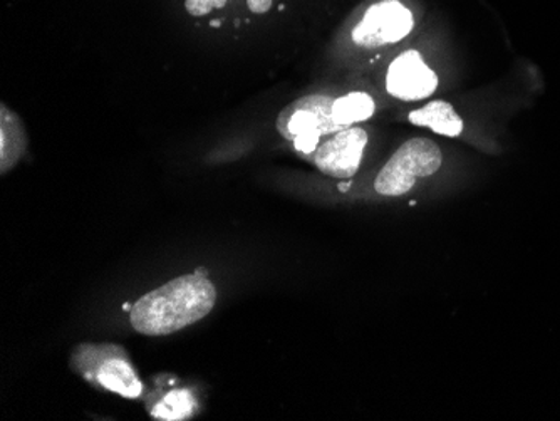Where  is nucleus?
Masks as SVG:
<instances>
[{"label": "nucleus", "mask_w": 560, "mask_h": 421, "mask_svg": "<svg viewBox=\"0 0 560 421\" xmlns=\"http://www.w3.org/2000/svg\"><path fill=\"white\" fill-rule=\"evenodd\" d=\"M215 303V285L195 272L140 297L131 306L130 323L140 335L168 336L209 316Z\"/></svg>", "instance_id": "obj_1"}, {"label": "nucleus", "mask_w": 560, "mask_h": 421, "mask_svg": "<svg viewBox=\"0 0 560 421\" xmlns=\"http://www.w3.org/2000/svg\"><path fill=\"white\" fill-rule=\"evenodd\" d=\"M442 162V150L435 141L430 138L408 140L377 173L374 190L385 197H401L413 190L420 178L435 175Z\"/></svg>", "instance_id": "obj_2"}, {"label": "nucleus", "mask_w": 560, "mask_h": 421, "mask_svg": "<svg viewBox=\"0 0 560 421\" xmlns=\"http://www.w3.org/2000/svg\"><path fill=\"white\" fill-rule=\"evenodd\" d=\"M72 366L88 379L125 398H138L143 391L137 371L121 346L83 344L72 354Z\"/></svg>", "instance_id": "obj_3"}, {"label": "nucleus", "mask_w": 560, "mask_h": 421, "mask_svg": "<svg viewBox=\"0 0 560 421\" xmlns=\"http://www.w3.org/2000/svg\"><path fill=\"white\" fill-rule=\"evenodd\" d=\"M335 100L324 94H313L289 105L277 118V130L295 150L310 156L327 135L346 130L332 118Z\"/></svg>", "instance_id": "obj_4"}, {"label": "nucleus", "mask_w": 560, "mask_h": 421, "mask_svg": "<svg viewBox=\"0 0 560 421\" xmlns=\"http://www.w3.org/2000/svg\"><path fill=\"white\" fill-rule=\"evenodd\" d=\"M413 26L410 9L399 0H381L368 9L363 21L352 30V40L366 49L389 46L405 39Z\"/></svg>", "instance_id": "obj_5"}, {"label": "nucleus", "mask_w": 560, "mask_h": 421, "mask_svg": "<svg viewBox=\"0 0 560 421\" xmlns=\"http://www.w3.org/2000/svg\"><path fill=\"white\" fill-rule=\"evenodd\" d=\"M366 144V131L349 127L319 143L310 159L329 177L351 178L360 169Z\"/></svg>", "instance_id": "obj_6"}, {"label": "nucleus", "mask_w": 560, "mask_h": 421, "mask_svg": "<svg viewBox=\"0 0 560 421\" xmlns=\"http://www.w3.org/2000/svg\"><path fill=\"white\" fill-rule=\"evenodd\" d=\"M386 87L402 102H420L439 87L435 71L421 59L420 52L406 51L389 66Z\"/></svg>", "instance_id": "obj_7"}, {"label": "nucleus", "mask_w": 560, "mask_h": 421, "mask_svg": "<svg viewBox=\"0 0 560 421\" xmlns=\"http://www.w3.org/2000/svg\"><path fill=\"white\" fill-rule=\"evenodd\" d=\"M408 118L417 127L430 128L431 131L443 135V137L455 138L464 131V121L458 113L450 103L442 102V100L428 103L423 108L410 113Z\"/></svg>", "instance_id": "obj_8"}, {"label": "nucleus", "mask_w": 560, "mask_h": 421, "mask_svg": "<svg viewBox=\"0 0 560 421\" xmlns=\"http://www.w3.org/2000/svg\"><path fill=\"white\" fill-rule=\"evenodd\" d=\"M376 112L373 97L366 93H349L335 100L332 105V118L342 128L351 127L352 122H361L370 119Z\"/></svg>", "instance_id": "obj_9"}, {"label": "nucleus", "mask_w": 560, "mask_h": 421, "mask_svg": "<svg viewBox=\"0 0 560 421\" xmlns=\"http://www.w3.org/2000/svg\"><path fill=\"white\" fill-rule=\"evenodd\" d=\"M24 148L25 133L21 119L2 105V173L18 163Z\"/></svg>", "instance_id": "obj_10"}, {"label": "nucleus", "mask_w": 560, "mask_h": 421, "mask_svg": "<svg viewBox=\"0 0 560 421\" xmlns=\"http://www.w3.org/2000/svg\"><path fill=\"white\" fill-rule=\"evenodd\" d=\"M195 408L197 405H195L194 396L190 393L175 389L163 398L153 414L162 420H184L194 413Z\"/></svg>", "instance_id": "obj_11"}, {"label": "nucleus", "mask_w": 560, "mask_h": 421, "mask_svg": "<svg viewBox=\"0 0 560 421\" xmlns=\"http://www.w3.org/2000/svg\"><path fill=\"white\" fill-rule=\"evenodd\" d=\"M185 9L194 17H203V15H209L213 11V5L210 4L209 0H185Z\"/></svg>", "instance_id": "obj_12"}, {"label": "nucleus", "mask_w": 560, "mask_h": 421, "mask_svg": "<svg viewBox=\"0 0 560 421\" xmlns=\"http://www.w3.org/2000/svg\"><path fill=\"white\" fill-rule=\"evenodd\" d=\"M247 8L254 14H266L272 8V0H247Z\"/></svg>", "instance_id": "obj_13"}, {"label": "nucleus", "mask_w": 560, "mask_h": 421, "mask_svg": "<svg viewBox=\"0 0 560 421\" xmlns=\"http://www.w3.org/2000/svg\"><path fill=\"white\" fill-rule=\"evenodd\" d=\"M209 2L213 5V9H223L226 5V0H209Z\"/></svg>", "instance_id": "obj_14"}, {"label": "nucleus", "mask_w": 560, "mask_h": 421, "mask_svg": "<svg viewBox=\"0 0 560 421\" xmlns=\"http://www.w3.org/2000/svg\"><path fill=\"white\" fill-rule=\"evenodd\" d=\"M220 24H222V22H220V21H213V22H212V26H213V27H219V26H220Z\"/></svg>", "instance_id": "obj_15"}]
</instances>
